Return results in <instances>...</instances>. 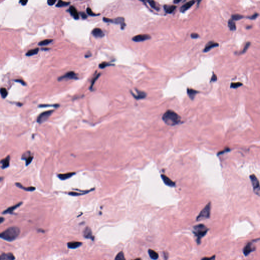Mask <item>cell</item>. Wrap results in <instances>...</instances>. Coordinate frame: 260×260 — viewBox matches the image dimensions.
<instances>
[{"instance_id":"obj_36","label":"cell","mask_w":260,"mask_h":260,"mask_svg":"<svg viewBox=\"0 0 260 260\" xmlns=\"http://www.w3.org/2000/svg\"><path fill=\"white\" fill-rule=\"evenodd\" d=\"M244 18V16L240 14H234L232 15L231 16V19L234 21H237Z\"/></svg>"},{"instance_id":"obj_31","label":"cell","mask_w":260,"mask_h":260,"mask_svg":"<svg viewBox=\"0 0 260 260\" xmlns=\"http://www.w3.org/2000/svg\"><path fill=\"white\" fill-rule=\"evenodd\" d=\"M114 260H126L124 252H119L116 256Z\"/></svg>"},{"instance_id":"obj_45","label":"cell","mask_w":260,"mask_h":260,"mask_svg":"<svg viewBox=\"0 0 260 260\" xmlns=\"http://www.w3.org/2000/svg\"><path fill=\"white\" fill-rule=\"evenodd\" d=\"M56 2V0H49V1H47V3L49 5L52 6L55 4Z\"/></svg>"},{"instance_id":"obj_35","label":"cell","mask_w":260,"mask_h":260,"mask_svg":"<svg viewBox=\"0 0 260 260\" xmlns=\"http://www.w3.org/2000/svg\"><path fill=\"white\" fill-rule=\"evenodd\" d=\"M0 94L1 95L3 99H5L8 95V92L5 88H1L0 89Z\"/></svg>"},{"instance_id":"obj_27","label":"cell","mask_w":260,"mask_h":260,"mask_svg":"<svg viewBox=\"0 0 260 260\" xmlns=\"http://www.w3.org/2000/svg\"><path fill=\"white\" fill-rule=\"evenodd\" d=\"M148 253L150 258H151L152 260H156L159 258V254L155 251H154V250L151 249H148Z\"/></svg>"},{"instance_id":"obj_48","label":"cell","mask_w":260,"mask_h":260,"mask_svg":"<svg viewBox=\"0 0 260 260\" xmlns=\"http://www.w3.org/2000/svg\"><path fill=\"white\" fill-rule=\"evenodd\" d=\"M80 15L82 17V18H83V19H85V18H87V15H86V14L84 12H81L80 13Z\"/></svg>"},{"instance_id":"obj_54","label":"cell","mask_w":260,"mask_h":260,"mask_svg":"<svg viewBox=\"0 0 260 260\" xmlns=\"http://www.w3.org/2000/svg\"><path fill=\"white\" fill-rule=\"evenodd\" d=\"M142 260L141 258H137V259H135V260Z\"/></svg>"},{"instance_id":"obj_33","label":"cell","mask_w":260,"mask_h":260,"mask_svg":"<svg viewBox=\"0 0 260 260\" xmlns=\"http://www.w3.org/2000/svg\"><path fill=\"white\" fill-rule=\"evenodd\" d=\"M52 41H53V40L52 39H46V40H43L41 42H40L38 43V45L40 46L47 45L50 44V43H51Z\"/></svg>"},{"instance_id":"obj_17","label":"cell","mask_w":260,"mask_h":260,"mask_svg":"<svg viewBox=\"0 0 260 260\" xmlns=\"http://www.w3.org/2000/svg\"><path fill=\"white\" fill-rule=\"evenodd\" d=\"M161 177L166 185L171 186V187H173V186H175V183L174 182H173L171 179L168 177L167 176H166L164 174H162Z\"/></svg>"},{"instance_id":"obj_12","label":"cell","mask_w":260,"mask_h":260,"mask_svg":"<svg viewBox=\"0 0 260 260\" xmlns=\"http://www.w3.org/2000/svg\"><path fill=\"white\" fill-rule=\"evenodd\" d=\"M21 159L25 161V164L26 166L29 165L31 163L33 159V156L31 155V152L26 151L22 155Z\"/></svg>"},{"instance_id":"obj_32","label":"cell","mask_w":260,"mask_h":260,"mask_svg":"<svg viewBox=\"0 0 260 260\" xmlns=\"http://www.w3.org/2000/svg\"><path fill=\"white\" fill-rule=\"evenodd\" d=\"M69 4H70V2H65L63 1H59L57 3V4L56 5V6L57 7H65L68 6Z\"/></svg>"},{"instance_id":"obj_2","label":"cell","mask_w":260,"mask_h":260,"mask_svg":"<svg viewBox=\"0 0 260 260\" xmlns=\"http://www.w3.org/2000/svg\"><path fill=\"white\" fill-rule=\"evenodd\" d=\"M20 234V229L16 226L8 228L0 233V238L8 241H14Z\"/></svg>"},{"instance_id":"obj_26","label":"cell","mask_w":260,"mask_h":260,"mask_svg":"<svg viewBox=\"0 0 260 260\" xmlns=\"http://www.w3.org/2000/svg\"><path fill=\"white\" fill-rule=\"evenodd\" d=\"M176 6L175 5H165L164 6V8L165 12L167 13H168V14H171V13H173V12L176 9Z\"/></svg>"},{"instance_id":"obj_16","label":"cell","mask_w":260,"mask_h":260,"mask_svg":"<svg viewBox=\"0 0 260 260\" xmlns=\"http://www.w3.org/2000/svg\"><path fill=\"white\" fill-rule=\"evenodd\" d=\"M22 204V202H21L17 203V204H16L14 206H11V207L8 208L6 210H5L3 211L2 213L3 214H12L13 211H14L16 209H17L18 207H19L20 206H21Z\"/></svg>"},{"instance_id":"obj_43","label":"cell","mask_w":260,"mask_h":260,"mask_svg":"<svg viewBox=\"0 0 260 260\" xmlns=\"http://www.w3.org/2000/svg\"><path fill=\"white\" fill-rule=\"evenodd\" d=\"M201 260H215V256L214 255L211 257H205L201 259Z\"/></svg>"},{"instance_id":"obj_34","label":"cell","mask_w":260,"mask_h":260,"mask_svg":"<svg viewBox=\"0 0 260 260\" xmlns=\"http://www.w3.org/2000/svg\"><path fill=\"white\" fill-rule=\"evenodd\" d=\"M242 85H243V84L241 82H232V83H231V84L230 88H232L236 89V88H238L239 87H240V86H241Z\"/></svg>"},{"instance_id":"obj_18","label":"cell","mask_w":260,"mask_h":260,"mask_svg":"<svg viewBox=\"0 0 260 260\" xmlns=\"http://www.w3.org/2000/svg\"><path fill=\"white\" fill-rule=\"evenodd\" d=\"M15 256L11 252L3 253L0 255V260H14Z\"/></svg>"},{"instance_id":"obj_39","label":"cell","mask_w":260,"mask_h":260,"mask_svg":"<svg viewBox=\"0 0 260 260\" xmlns=\"http://www.w3.org/2000/svg\"><path fill=\"white\" fill-rule=\"evenodd\" d=\"M250 45H251V42H247V43H246V44L245 45L244 47L243 48V50H242V51L241 52V54H243V53H244L248 49V48L249 47Z\"/></svg>"},{"instance_id":"obj_52","label":"cell","mask_w":260,"mask_h":260,"mask_svg":"<svg viewBox=\"0 0 260 260\" xmlns=\"http://www.w3.org/2000/svg\"><path fill=\"white\" fill-rule=\"evenodd\" d=\"M181 1V0H177V1H176V0H175V1H174V2H174V3H175V4H177V3H179V2H180Z\"/></svg>"},{"instance_id":"obj_51","label":"cell","mask_w":260,"mask_h":260,"mask_svg":"<svg viewBox=\"0 0 260 260\" xmlns=\"http://www.w3.org/2000/svg\"><path fill=\"white\" fill-rule=\"evenodd\" d=\"M4 218H3V217H0V224H1V223H2L4 221Z\"/></svg>"},{"instance_id":"obj_38","label":"cell","mask_w":260,"mask_h":260,"mask_svg":"<svg viewBox=\"0 0 260 260\" xmlns=\"http://www.w3.org/2000/svg\"><path fill=\"white\" fill-rule=\"evenodd\" d=\"M100 75H101L100 74H98L97 75H96V77H95L94 79H92V84H91V86H90V88H89L90 89L92 90V88H93V86H94V84H95V83L96 81L99 78V77H100Z\"/></svg>"},{"instance_id":"obj_37","label":"cell","mask_w":260,"mask_h":260,"mask_svg":"<svg viewBox=\"0 0 260 260\" xmlns=\"http://www.w3.org/2000/svg\"><path fill=\"white\" fill-rule=\"evenodd\" d=\"M113 65H111V64H109L108 63L103 62L101 63V64L99 65V68H100L101 69H104V68H105L106 67L113 66Z\"/></svg>"},{"instance_id":"obj_21","label":"cell","mask_w":260,"mask_h":260,"mask_svg":"<svg viewBox=\"0 0 260 260\" xmlns=\"http://www.w3.org/2000/svg\"><path fill=\"white\" fill-rule=\"evenodd\" d=\"M69 11L71 15L74 17L75 19H78L79 18V15L78 13V11L73 6H71L70 7Z\"/></svg>"},{"instance_id":"obj_6","label":"cell","mask_w":260,"mask_h":260,"mask_svg":"<svg viewBox=\"0 0 260 260\" xmlns=\"http://www.w3.org/2000/svg\"><path fill=\"white\" fill-rule=\"evenodd\" d=\"M250 179H251L252 184L254 189V191L256 194L258 196H260V188L259 185V181L258 178L254 174H252L250 175Z\"/></svg>"},{"instance_id":"obj_55","label":"cell","mask_w":260,"mask_h":260,"mask_svg":"<svg viewBox=\"0 0 260 260\" xmlns=\"http://www.w3.org/2000/svg\"><path fill=\"white\" fill-rule=\"evenodd\" d=\"M252 28V26H247V27H246V28H247V29H248V28Z\"/></svg>"},{"instance_id":"obj_46","label":"cell","mask_w":260,"mask_h":260,"mask_svg":"<svg viewBox=\"0 0 260 260\" xmlns=\"http://www.w3.org/2000/svg\"><path fill=\"white\" fill-rule=\"evenodd\" d=\"M49 106H53V107H58L59 106L58 105H39V107H49Z\"/></svg>"},{"instance_id":"obj_9","label":"cell","mask_w":260,"mask_h":260,"mask_svg":"<svg viewBox=\"0 0 260 260\" xmlns=\"http://www.w3.org/2000/svg\"><path fill=\"white\" fill-rule=\"evenodd\" d=\"M78 76L73 71H70L64 75H63L58 78L59 81H62L64 79H77Z\"/></svg>"},{"instance_id":"obj_20","label":"cell","mask_w":260,"mask_h":260,"mask_svg":"<svg viewBox=\"0 0 260 260\" xmlns=\"http://www.w3.org/2000/svg\"><path fill=\"white\" fill-rule=\"evenodd\" d=\"M195 3V1H190L187 2L181 7L180 11V12H181L182 13H184L186 10H189L190 8L191 7H192L193 5Z\"/></svg>"},{"instance_id":"obj_41","label":"cell","mask_w":260,"mask_h":260,"mask_svg":"<svg viewBox=\"0 0 260 260\" xmlns=\"http://www.w3.org/2000/svg\"><path fill=\"white\" fill-rule=\"evenodd\" d=\"M258 16H259V13L256 12L254 15H252L251 16H248V17H247V18L251 20H255L258 17Z\"/></svg>"},{"instance_id":"obj_4","label":"cell","mask_w":260,"mask_h":260,"mask_svg":"<svg viewBox=\"0 0 260 260\" xmlns=\"http://www.w3.org/2000/svg\"><path fill=\"white\" fill-rule=\"evenodd\" d=\"M210 210H211V203L209 202L208 204L206 205L205 207L203 208L196 218L197 221H200L201 220L208 219L210 216Z\"/></svg>"},{"instance_id":"obj_49","label":"cell","mask_w":260,"mask_h":260,"mask_svg":"<svg viewBox=\"0 0 260 260\" xmlns=\"http://www.w3.org/2000/svg\"><path fill=\"white\" fill-rule=\"evenodd\" d=\"M164 259L165 260H167L168 259V253L167 252H164Z\"/></svg>"},{"instance_id":"obj_30","label":"cell","mask_w":260,"mask_h":260,"mask_svg":"<svg viewBox=\"0 0 260 260\" xmlns=\"http://www.w3.org/2000/svg\"><path fill=\"white\" fill-rule=\"evenodd\" d=\"M148 3H149V5L151 6V8L156 10V11L159 10V6L158 5V3H156L154 1H148Z\"/></svg>"},{"instance_id":"obj_47","label":"cell","mask_w":260,"mask_h":260,"mask_svg":"<svg viewBox=\"0 0 260 260\" xmlns=\"http://www.w3.org/2000/svg\"><path fill=\"white\" fill-rule=\"evenodd\" d=\"M15 82H19L20 83H21V84L23 85H26L25 83V81H24L23 80H21V79H17V80H15Z\"/></svg>"},{"instance_id":"obj_3","label":"cell","mask_w":260,"mask_h":260,"mask_svg":"<svg viewBox=\"0 0 260 260\" xmlns=\"http://www.w3.org/2000/svg\"><path fill=\"white\" fill-rule=\"evenodd\" d=\"M208 231V229L203 224H198L193 226V233L196 237V242L198 244H200L202 238L206 235Z\"/></svg>"},{"instance_id":"obj_29","label":"cell","mask_w":260,"mask_h":260,"mask_svg":"<svg viewBox=\"0 0 260 260\" xmlns=\"http://www.w3.org/2000/svg\"><path fill=\"white\" fill-rule=\"evenodd\" d=\"M39 50V49L38 48L29 50L27 52H26V55L28 56H32V55H37L38 53Z\"/></svg>"},{"instance_id":"obj_40","label":"cell","mask_w":260,"mask_h":260,"mask_svg":"<svg viewBox=\"0 0 260 260\" xmlns=\"http://www.w3.org/2000/svg\"><path fill=\"white\" fill-rule=\"evenodd\" d=\"M86 12H87L88 14L90 16H96V15H99V14H96V13H95L94 12H93L92 10V9L90 8L89 7H88L87 8V9H86Z\"/></svg>"},{"instance_id":"obj_28","label":"cell","mask_w":260,"mask_h":260,"mask_svg":"<svg viewBox=\"0 0 260 260\" xmlns=\"http://www.w3.org/2000/svg\"><path fill=\"white\" fill-rule=\"evenodd\" d=\"M228 26L230 28V29L232 31H234L236 29V25L235 21H233L231 18L228 21Z\"/></svg>"},{"instance_id":"obj_25","label":"cell","mask_w":260,"mask_h":260,"mask_svg":"<svg viewBox=\"0 0 260 260\" xmlns=\"http://www.w3.org/2000/svg\"><path fill=\"white\" fill-rule=\"evenodd\" d=\"M15 185H16V186H17L18 188L24 189L25 191L32 192V191H35V190L36 189V188L34 187V186H29V187H24V186H23L21 183H19V182L15 183Z\"/></svg>"},{"instance_id":"obj_42","label":"cell","mask_w":260,"mask_h":260,"mask_svg":"<svg viewBox=\"0 0 260 260\" xmlns=\"http://www.w3.org/2000/svg\"><path fill=\"white\" fill-rule=\"evenodd\" d=\"M216 80H217V76L214 73H213V74L211 76V78L210 79V82H215Z\"/></svg>"},{"instance_id":"obj_50","label":"cell","mask_w":260,"mask_h":260,"mask_svg":"<svg viewBox=\"0 0 260 260\" xmlns=\"http://www.w3.org/2000/svg\"><path fill=\"white\" fill-rule=\"evenodd\" d=\"M28 1H25V0H23V1H20V3H21V4L22 5H25L26 4V3H28Z\"/></svg>"},{"instance_id":"obj_22","label":"cell","mask_w":260,"mask_h":260,"mask_svg":"<svg viewBox=\"0 0 260 260\" xmlns=\"http://www.w3.org/2000/svg\"><path fill=\"white\" fill-rule=\"evenodd\" d=\"M186 92H187V94L189 96V98H190V99L192 100H193L195 99L196 95L199 93V92L196 91V90H195L192 88H187V91H186Z\"/></svg>"},{"instance_id":"obj_14","label":"cell","mask_w":260,"mask_h":260,"mask_svg":"<svg viewBox=\"0 0 260 260\" xmlns=\"http://www.w3.org/2000/svg\"><path fill=\"white\" fill-rule=\"evenodd\" d=\"M83 236L85 238L90 239L92 240H94V236H93L91 229L89 227H86L83 231Z\"/></svg>"},{"instance_id":"obj_10","label":"cell","mask_w":260,"mask_h":260,"mask_svg":"<svg viewBox=\"0 0 260 260\" xmlns=\"http://www.w3.org/2000/svg\"><path fill=\"white\" fill-rule=\"evenodd\" d=\"M151 39V36L148 34H140L135 36L132 38V40L136 42L144 41Z\"/></svg>"},{"instance_id":"obj_5","label":"cell","mask_w":260,"mask_h":260,"mask_svg":"<svg viewBox=\"0 0 260 260\" xmlns=\"http://www.w3.org/2000/svg\"><path fill=\"white\" fill-rule=\"evenodd\" d=\"M103 21L106 22H111L114 23V24H119L121 25V27L122 29H124L125 26H126V24L125 21V18L122 17H118L114 19H110L108 18L104 17L103 18Z\"/></svg>"},{"instance_id":"obj_23","label":"cell","mask_w":260,"mask_h":260,"mask_svg":"<svg viewBox=\"0 0 260 260\" xmlns=\"http://www.w3.org/2000/svg\"><path fill=\"white\" fill-rule=\"evenodd\" d=\"M75 174V172H69L67 173H64V174H59L58 176L59 179L61 180H66L67 179H69V178L71 177Z\"/></svg>"},{"instance_id":"obj_11","label":"cell","mask_w":260,"mask_h":260,"mask_svg":"<svg viewBox=\"0 0 260 260\" xmlns=\"http://www.w3.org/2000/svg\"><path fill=\"white\" fill-rule=\"evenodd\" d=\"M218 46H219V44L218 43L213 42V41H210L206 44L204 50H203V51L205 53L207 52L210 50L212 49V48L218 47Z\"/></svg>"},{"instance_id":"obj_1","label":"cell","mask_w":260,"mask_h":260,"mask_svg":"<svg viewBox=\"0 0 260 260\" xmlns=\"http://www.w3.org/2000/svg\"><path fill=\"white\" fill-rule=\"evenodd\" d=\"M162 119L166 124L173 126L180 122L181 117L174 111L168 110L163 115Z\"/></svg>"},{"instance_id":"obj_7","label":"cell","mask_w":260,"mask_h":260,"mask_svg":"<svg viewBox=\"0 0 260 260\" xmlns=\"http://www.w3.org/2000/svg\"><path fill=\"white\" fill-rule=\"evenodd\" d=\"M53 111L54 110H48L42 112L38 116L37 119V121L39 124H42V123L45 122L50 116Z\"/></svg>"},{"instance_id":"obj_19","label":"cell","mask_w":260,"mask_h":260,"mask_svg":"<svg viewBox=\"0 0 260 260\" xmlns=\"http://www.w3.org/2000/svg\"><path fill=\"white\" fill-rule=\"evenodd\" d=\"M92 34L96 38H102L104 36V33L100 28H95L92 31Z\"/></svg>"},{"instance_id":"obj_8","label":"cell","mask_w":260,"mask_h":260,"mask_svg":"<svg viewBox=\"0 0 260 260\" xmlns=\"http://www.w3.org/2000/svg\"><path fill=\"white\" fill-rule=\"evenodd\" d=\"M254 240L251 242H248L247 244L245 245V247L243 248V252L245 256H247L252 252L256 251V247L254 245Z\"/></svg>"},{"instance_id":"obj_24","label":"cell","mask_w":260,"mask_h":260,"mask_svg":"<svg viewBox=\"0 0 260 260\" xmlns=\"http://www.w3.org/2000/svg\"><path fill=\"white\" fill-rule=\"evenodd\" d=\"M82 244L81 242L72 241L68 243V247L71 249H75L80 246Z\"/></svg>"},{"instance_id":"obj_44","label":"cell","mask_w":260,"mask_h":260,"mask_svg":"<svg viewBox=\"0 0 260 260\" xmlns=\"http://www.w3.org/2000/svg\"><path fill=\"white\" fill-rule=\"evenodd\" d=\"M191 37L192 39L198 38L199 37V35L198 34H197V33H192V34L191 35Z\"/></svg>"},{"instance_id":"obj_15","label":"cell","mask_w":260,"mask_h":260,"mask_svg":"<svg viewBox=\"0 0 260 260\" xmlns=\"http://www.w3.org/2000/svg\"><path fill=\"white\" fill-rule=\"evenodd\" d=\"M10 158L9 155H8L6 158L1 160L0 161L1 168L3 169L8 168L10 165Z\"/></svg>"},{"instance_id":"obj_53","label":"cell","mask_w":260,"mask_h":260,"mask_svg":"<svg viewBox=\"0 0 260 260\" xmlns=\"http://www.w3.org/2000/svg\"><path fill=\"white\" fill-rule=\"evenodd\" d=\"M3 179H4V178H3V177H0V182H1L2 181H3Z\"/></svg>"},{"instance_id":"obj_13","label":"cell","mask_w":260,"mask_h":260,"mask_svg":"<svg viewBox=\"0 0 260 260\" xmlns=\"http://www.w3.org/2000/svg\"><path fill=\"white\" fill-rule=\"evenodd\" d=\"M136 94H135L133 92H131L133 96H134V98L136 99V100L144 99L146 96V95H147L145 92L139 91V90L137 89H136Z\"/></svg>"}]
</instances>
